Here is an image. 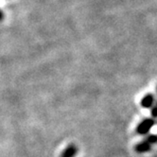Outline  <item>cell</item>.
Masks as SVG:
<instances>
[{
    "label": "cell",
    "mask_w": 157,
    "mask_h": 157,
    "mask_svg": "<svg viewBox=\"0 0 157 157\" xmlns=\"http://www.w3.org/2000/svg\"><path fill=\"white\" fill-rule=\"evenodd\" d=\"M78 153V147L75 144H70L63 150L61 157H75Z\"/></svg>",
    "instance_id": "277c9868"
},
{
    "label": "cell",
    "mask_w": 157,
    "mask_h": 157,
    "mask_svg": "<svg viewBox=\"0 0 157 157\" xmlns=\"http://www.w3.org/2000/svg\"><path fill=\"white\" fill-rule=\"evenodd\" d=\"M3 20H4V13H3L2 10H0V22L3 21Z\"/></svg>",
    "instance_id": "8992f818"
},
{
    "label": "cell",
    "mask_w": 157,
    "mask_h": 157,
    "mask_svg": "<svg viewBox=\"0 0 157 157\" xmlns=\"http://www.w3.org/2000/svg\"><path fill=\"white\" fill-rule=\"evenodd\" d=\"M155 121L153 118H145L137 125L136 132L140 134V136H145V134H147L151 131V129L153 127Z\"/></svg>",
    "instance_id": "7a4b0ae2"
},
{
    "label": "cell",
    "mask_w": 157,
    "mask_h": 157,
    "mask_svg": "<svg viewBox=\"0 0 157 157\" xmlns=\"http://www.w3.org/2000/svg\"><path fill=\"white\" fill-rule=\"evenodd\" d=\"M157 141V138H156V136L155 134H151V136H147L145 138V140L139 142L136 146L134 150H136V152L138 153H144V152H147L151 150V147L152 145L155 144Z\"/></svg>",
    "instance_id": "6da1fadb"
},
{
    "label": "cell",
    "mask_w": 157,
    "mask_h": 157,
    "mask_svg": "<svg viewBox=\"0 0 157 157\" xmlns=\"http://www.w3.org/2000/svg\"><path fill=\"white\" fill-rule=\"evenodd\" d=\"M154 101H155V98L152 94L149 93L146 96L143 97V98L141 99L140 101V105L143 107V108H146V109H150L153 106L154 104Z\"/></svg>",
    "instance_id": "3957f363"
},
{
    "label": "cell",
    "mask_w": 157,
    "mask_h": 157,
    "mask_svg": "<svg viewBox=\"0 0 157 157\" xmlns=\"http://www.w3.org/2000/svg\"><path fill=\"white\" fill-rule=\"evenodd\" d=\"M156 110H157V107L155 105L151 107V116H152L153 118L156 117Z\"/></svg>",
    "instance_id": "5b68a950"
}]
</instances>
